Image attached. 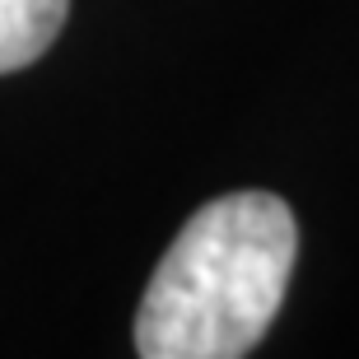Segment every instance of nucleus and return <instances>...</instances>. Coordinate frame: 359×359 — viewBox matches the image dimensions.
<instances>
[{"label":"nucleus","mask_w":359,"mask_h":359,"mask_svg":"<svg viewBox=\"0 0 359 359\" xmlns=\"http://www.w3.org/2000/svg\"><path fill=\"white\" fill-rule=\"evenodd\" d=\"M70 0H0V75L33 66L56 42Z\"/></svg>","instance_id":"obj_2"},{"label":"nucleus","mask_w":359,"mask_h":359,"mask_svg":"<svg viewBox=\"0 0 359 359\" xmlns=\"http://www.w3.org/2000/svg\"><path fill=\"white\" fill-rule=\"evenodd\" d=\"M294 252V210L271 191H229L201 205L145 285L135 313V355H252L285 304Z\"/></svg>","instance_id":"obj_1"}]
</instances>
